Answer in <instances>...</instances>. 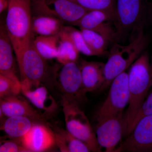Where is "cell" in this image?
I'll use <instances>...</instances> for the list:
<instances>
[{"label": "cell", "mask_w": 152, "mask_h": 152, "mask_svg": "<svg viewBox=\"0 0 152 152\" xmlns=\"http://www.w3.org/2000/svg\"><path fill=\"white\" fill-rule=\"evenodd\" d=\"M8 1L5 24L17 60L33 39L31 0Z\"/></svg>", "instance_id": "2"}, {"label": "cell", "mask_w": 152, "mask_h": 152, "mask_svg": "<svg viewBox=\"0 0 152 152\" xmlns=\"http://www.w3.org/2000/svg\"><path fill=\"white\" fill-rule=\"evenodd\" d=\"M21 83L18 84L0 73V99L20 93Z\"/></svg>", "instance_id": "26"}, {"label": "cell", "mask_w": 152, "mask_h": 152, "mask_svg": "<svg viewBox=\"0 0 152 152\" xmlns=\"http://www.w3.org/2000/svg\"><path fill=\"white\" fill-rule=\"evenodd\" d=\"M115 42L119 43L131 37V40L144 33L148 23L147 0H116Z\"/></svg>", "instance_id": "3"}, {"label": "cell", "mask_w": 152, "mask_h": 152, "mask_svg": "<svg viewBox=\"0 0 152 152\" xmlns=\"http://www.w3.org/2000/svg\"><path fill=\"white\" fill-rule=\"evenodd\" d=\"M128 73L129 102L124 118V134L127 136L137 112L152 87V62L148 52L142 53Z\"/></svg>", "instance_id": "1"}, {"label": "cell", "mask_w": 152, "mask_h": 152, "mask_svg": "<svg viewBox=\"0 0 152 152\" xmlns=\"http://www.w3.org/2000/svg\"><path fill=\"white\" fill-rule=\"evenodd\" d=\"M124 134L123 115L107 118L98 122L96 137L101 148L106 152H114Z\"/></svg>", "instance_id": "11"}, {"label": "cell", "mask_w": 152, "mask_h": 152, "mask_svg": "<svg viewBox=\"0 0 152 152\" xmlns=\"http://www.w3.org/2000/svg\"><path fill=\"white\" fill-rule=\"evenodd\" d=\"M148 43V38L144 33L131 40L126 45L115 42L104 65V82L100 90L102 91L110 86L115 78L131 66L144 51Z\"/></svg>", "instance_id": "4"}, {"label": "cell", "mask_w": 152, "mask_h": 152, "mask_svg": "<svg viewBox=\"0 0 152 152\" xmlns=\"http://www.w3.org/2000/svg\"><path fill=\"white\" fill-rule=\"evenodd\" d=\"M4 114H3L1 110V107H0V121H1L2 120L5 118Z\"/></svg>", "instance_id": "31"}, {"label": "cell", "mask_w": 152, "mask_h": 152, "mask_svg": "<svg viewBox=\"0 0 152 152\" xmlns=\"http://www.w3.org/2000/svg\"><path fill=\"white\" fill-rule=\"evenodd\" d=\"M20 140H0V152H26Z\"/></svg>", "instance_id": "28"}, {"label": "cell", "mask_w": 152, "mask_h": 152, "mask_svg": "<svg viewBox=\"0 0 152 152\" xmlns=\"http://www.w3.org/2000/svg\"><path fill=\"white\" fill-rule=\"evenodd\" d=\"M33 39L29 46L16 61L20 72V82L37 85L44 81L47 77L48 69L46 60L35 48L33 45Z\"/></svg>", "instance_id": "9"}, {"label": "cell", "mask_w": 152, "mask_h": 152, "mask_svg": "<svg viewBox=\"0 0 152 152\" xmlns=\"http://www.w3.org/2000/svg\"><path fill=\"white\" fill-rule=\"evenodd\" d=\"M63 29L79 53L88 56H94L86 43L80 30L79 31L72 27L64 26Z\"/></svg>", "instance_id": "25"}, {"label": "cell", "mask_w": 152, "mask_h": 152, "mask_svg": "<svg viewBox=\"0 0 152 152\" xmlns=\"http://www.w3.org/2000/svg\"><path fill=\"white\" fill-rule=\"evenodd\" d=\"M64 23L59 19L48 16L35 15L32 17L31 30L32 34L38 36L57 35L61 31Z\"/></svg>", "instance_id": "20"}, {"label": "cell", "mask_w": 152, "mask_h": 152, "mask_svg": "<svg viewBox=\"0 0 152 152\" xmlns=\"http://www.w3.org/2000/svg\"><path fill=\"white\" fill-rule=\"evenodd\" d=\"M151 115H152V90L150 92L148 93L137 112L131 126L130 133L136 124L142 119Z\"/></svg>", "instance_id": "27"}, {"label": "cell", "mask_w": 152, "mask_h": 152, "mask_svg": "<svg viewBox=\"0 0 152 152\" xmlns=\"http://www.w3.org/2000/svg\"><path fill=\"white\" fill-rule=\"evenodd\" d=\"M147 18L152 26V0H147Z\"/></svg>", "instance_id": "29"}, {"label": "cell", "mask_w": 152, "mask_h": 152, "mask_svg": "<svg viewBox=\"0 0 152 152\" xmlns=\"http://www.w3.org/2000/svg\"><path fill=\"white\" fill-rule=\"evenodd\" d=\"M66 129L87 145L91 151L101 152L96 137L86 114L75 101L61 96Z\"/></svg>", "instance_id": "5"}, {"label": "cell", "mask_w": 152, "mask_h": 152, "mask_svg": "<svg viewBox=\"0 0 152 152\" xmlns=\"http://www.w3.org/2000/svg\"><path fill=\"white\" fill-rule=\"evenodd\" d=\"M104 64L83 60L79 65L84 90L87 92L100 90L104 82Z\"/></svg>", "instance_id": "17"}, {"label": "cell", "mask_w": 152, "mask_h": 152, "mask_svg": "<svg viewBox=\"0 0 152 152\" xmlns=\"http://www.w3.org/2000/svg\"><path fill=\"white\" fill-rule=\"evenodd\" d=\"M58 35L37 36L35 39H33V45L35 48L45 59H52L56 58L58 43Z\"/></svg>", "instance_id": "22"}, {"label": "cell", "mask_w": 152, "mask_h": 152, "mask_svg": "<svg viewBox=\"0 0 152 152\" xmlns=\"http://www.w3.org/2000/svg\"><path fill=\"white\" fill-rule=\"evenodd\" d=\"M55 72V80L62 93L61 96L75 101L79 105L84 100L86 93L82 83L81 74L77 62L61 64Z\"/></svg>", "instance_id": "8"}, {"label": "cell", "mask_w": 152, "mask_h": 152, "mask_svg": "<svg viewBox=\"0 0 152 152\" xmlns=\"http://www.w3.org/2000/svg\"><path fill=\"white\" fill-rule=\"evenodd\" d=\"M87 11L99 10L115 16L116 0H72Z\"/></svg>", "instance_id": "24"}, {"label": "cell", "mask_w": 152, "mask_h": 152, "mask_svg": "<svg viewBox=\"0 0 152 152\" xmlns=\"http://www.w3.org/2000/svg\"><path fill=\"white\" fill-rule=\"evenodd\" d=\"M20 141L27 152H45L56 145L54 133L43 123H34Z\"/></svg>", "instance_id": "12"}, {"label": "cell", "mask_w": 152, "mask_h": 152, "mask_svg": "<svg viewBox=\"0 0 152 152\" xmlns=\"http://www.w3.org/2000/svg\"><path fill=\"white\" fill-rule=\"evenodd\" d=\"M34 122L27 117H5L0 121V140H20Z\"/></svg>", "instance_id": "18"}, {"label": "cell", "mask_w": 152, "mask_h": 152, "mask_svg": "<svg viewBox=\"0 0 152 152\" xmlns=\"http://www.w3.org/2000/svg\"><path fill=\"white\" fill-rule=\"evenodd\" d=\"M114 20L115 17L110 13L99 10L88 11L75 26L80 29L95 31L112 42H115V29L110 22H113Z\"/></svg>", "instance_id": "13"}, {"label": "cell", "mask_w": 152, "mask_h": 152, "mask_svg": "<svg viewBox=\"0 0 152 152\" xmlns=\"http://www.w3.org/2000/svg\"><path fill=\"white\" fill-rule=\"evenodd\" d=\"M18 95H11L0 99V107L4 116L27 117L34 122L45 124L46 120L43 115Z\"/></svg>", "instance_id": "15"}, {"label": "cell", "mask_w": 152, "mask_h": 152, "mask_svg": "<svg viewBox=\"0 0 152 152\" xmlns=\"http://www.w3.org/2000/svg\"><path fill=\"white\" fill-rule=\"evenodd\" d=\"M32 14L59 19L75 26L87 12L72 0H31Z\"/></svg>", "instance_id": "6"}, {"label": "cell", "mask_w": 152, "mask_h": 152, "mask_svg": "<svg viewBox=\"0 0 152 152\" xmlns=\"http://www.w3.org/2000/svg\"><path fill=\"white\" fill-rule=\"evenodd\" d=\"M80 31L86 43L94 56H102L105 53L110 43L107 39L93 30L80 29Z\"/></svg>", "instance_id": "23"}, {"label": "cell", "mask_w": 152, "mask_h": 152, "mask_svg": "<svg viewBox=\"0 0 152 152\" xmlns=\"http://www.w3.org/2000/svg\"><path fill=\"white\" fill-rule=\"evenodd\" d=\"M20 83V93L39 110L50 115L57 110L56 101L42 84L34 85L24 82Z\"/></svg>", "instance_id": "16"}, {"label": "cell", "mask_w": 152, "mask_h": 152, "mask_svg": "<svg viewBox=\"0 0 152 152\" xmlns=\"http://www.w3.org/2000/svg\"><path fill=\"white\" fill-rule=\"evenodd\" d=\"M13 47L6 29L5 20L0 18V73L15 83L20 84V80L17 75Z\"/></svg>", "instance_id": "14"}, {"label": "cell", "mask_w": 152, "mask_h": 152, "mask_svg": "<svg viewBox=\"0 0 152 152\" xmlns=\"http://www.w3.org/2000/svg\"><path fill=\"white\" fill-rule=\"evenodd\" d=\"M58 35V43L56 59L61 64L76 62L78 58L79 52L63 28Z\"/></svg>", "instance_id": "21"}, {"label": "cell", "mask_w": 152, "mask_h": 152, "mask_svg": "<svg viewBox=\"0 0 152 152\" xmlns=\"http://www.w3.org/2000/svg\"><path fill=\"white\" fill-rule=\"evenodd\" d=\"M56 145L61 152H89L91 151L86 145L73 135L66 129L58 126H53Z\"/></svg>", "instance_id": "19"}, {"label": "cell", "mask_w": 152, "mask_h": 152, "mask_svg": "<svg viewBox=\"0 0 152 152\" xmlns=\"http://www.w3.org/2000/svg\"><path fill=\"white\" fill-rule=\"evenodd\" d=\"M114 152H152V115L142 119Z\"/></svg>", "instance_id": "10"}, {"label": "cell", "mask_w": 152, "mask_h": 152, "mask_svg": "<svg viewBox=\"0 0 152 152\" xmlns=\"http://www.w3.org/2000/svg\"><path fill=\"white\" fill-rule=\"evenodd\" d=\"M8 3V0H0V15L7 8Z\"/></svg>", "instance_id": "30"}, {"label": "cell", "mask_w": 152, "mask_h": 152, "mask_svg": "<svg viewBox=\"0 0 152 152\" xmlns=\"http://www.w3.org/2000/svg\"><path fill=\"white\" fill-rule=\"evenodd\" d=\"M110 86L107 97L96 114L97 122L110 117L123 115L125 108L129 105L128 73L125 71L117 76Z\"/></svg>", "instance_id": "7"}]
</instances>
